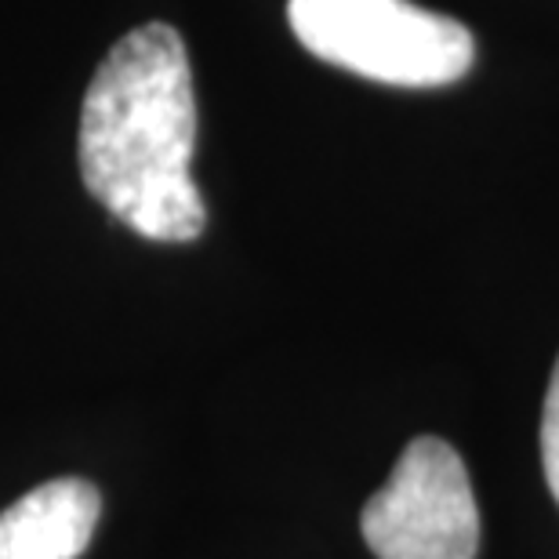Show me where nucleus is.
I'll return each instance as SVG.
<instances>
[{"label": "nucleus", "mask_w": 559, "mask_h": 559, "mask_svg": "<svg viewBox=\"0 0 559 559\" xmlns=\"http://www.w3.org/2000/svg\"><path fill=\"white\" fill-rule=\"evenodd\" d=\"M287 19L309 55L378 84L440 87L473 70V33L411 0H287Z\"/></svg>", "instance_id": "nucleus-2"}, {"label": "nucleus", "mask_w": 559, "mask_h": 559, "mask_svg": "<svg viewBox=\"0 0 559 559\" xmlns=\"http://www.w3.org/2000/svg\"><path fill=\"white\" fill-rule=\"evenodd\" d=\"M542 465H545V479H549L552 498L559 501V360H556L549 396H545V415H542Z\"/></svg>", "instance_id": "nucleus-5"}, {"label": "nucleus", "mask_w": 559, "mask_h": 559, "mask_svg": "<svg viewBox=\"0 0 559 559\" xmlns=\"http://www.w3.org/2000/svg\"><path fill=\"white\" fill-rule=\"evenodd\" d=\"M98 512L95 484L81 476L48 479L0 512V559H81Z\"/></svg>", "instance_id": "nucleus-4"}, {"label": "nucleus", "mask_w": 559, "mask_h": 559, "mask_svg": "<svg viewBox=\"0 0 559 559\" xmlns=\"http://www.w3.org/2000/svg\"><path fill=\"white\" fill-rule=\"evenodd\" d=\"M197 95L186 40L167 22L120 37L81 106V178L109 215L156 243H189L207 226L193 182Z\"/></svg>", "instance_id": "nucleus-1"}, {"label": "nucleus", "mask_w": 559, "mask_h": 559, "mask_svg": "<svg viewBox=\"0 0 559 559\" xmlns=\"http://www.w3.org/2000/svg\"><path fill=\"white\" fill-rule=\"evenodd\" d=\"M360 523L378 559H476L479 549V509L465 462L436 436L407 443Z\"/></svg>", "instance_id": "nucleus-3"}]
</instances>
